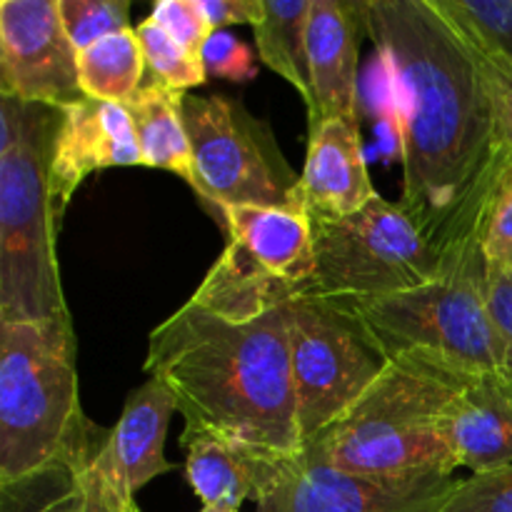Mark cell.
Segmentation results:
<instances>
[{"instance_id": "6da1fadb", "label": "cell", "mask_w": 512, "mask_h": 512, "mask_svg": "<svg viewBox=\"0 0 512 512\" xmlns=\"http://www.w3.org/2000/svg\"><path fill=\"white\" fill-rule=\"evenodd\" d=\"M360 15L398 95V205L448 258L478 240L512 160L488 68L433 0H363Z\"/></svg>"}, {"instance_id": "7a4b0ae2", "label": "cell", "mask_w": 512, "mask_h": 512, "mask_svg": "<svg viewBox=\"0 0 512 512\" xmlns=\"http://www.w3.org/2000/svg\"><path fill=\"white\" fill-rule=\"evenodd\" d=\"M143 368L173 393L185 433L268 453L303 450L290 368V303L238 323L188 300L150 333Z\"/></svg>"}, {"instance_id": "3957f363", "label": "cell", "mask_w": 512, "mask_h": 512, "mask_svg": "<svg viewBox=\"0 0 512 512\" xmlns=\"http://www.w3.org/2000/svg\"><path fill=\"white\" fill-rule=\"evenodd\" d=\"M473 375L425 353L388 360L363 398L310 440L335 470L363 478H428L460 468L448 418Z\"/></svg>"}, {"instance_id": "277c9868", "label": "cell", "mask_w": 512, "mask_h": 512, "mask_svg": "<svg viewBox=\"0 0 512 512\" xmlns=\"http://www.w3.org/2000/svg\"><path fill=\"white\" fill-rule=\"evenodd\" d=\"M60 108L0 95V323H70L50 163Z\"/></svg>"}, {"instance_id": "5b68a950", "label": "cell", "mask_w": 512, "mask_h": 512, "mask_svg": "<svg viewBox=\"0 0 512 512\" xmlns=\"http://www.w3.org/2000/svg\"><path fill=\"white\" fill-rule=\"evenodd\" d=\"M90 433L73 325L0 323V485L78 458L98 443Z\"/></svg>"}, {"instance_id": "8992f818", "label": "cell", "mask_w": 512, "mask_h": 512, "mask_svg": "<svg viewBox=\"0 0 512 512\" xmlns=\"http://www.w3.org/2000/svg\"><path fill=\"white\" fill-rule=\"evenodd\" d=\"M338 310L385 363L403 353H425L468 375L505 373V343L485 298L478 240L453 250L430 283Z\"/></svg>"}, {"instance_id": "52a82bcc", "label": "cell", "mask_w": 512, "mask_h": 512, "mask_svg": "<svg viewBox=\"0 0 512 512\" xmlns=\"http://www.w3.org/2000/svg\"><path fill=\"white\" fill-rule=\"evenodd\" d=\"M310 223L315 273L295 298L345 308L418 288L445 270L443 253L398 203L380 193L358 213L345 218L310 215Z\"/></svg>"}, {"instance_id": "ba28073f", "label": "cell", "mask_w": 512, "mask_h": 512, "mask_svg": "<svg viewBox=\"0 0 512 512\" xmlns=\"http://www.w3.org/2000/svg\"><path fill=\"white\" fill-rule=\"evenodd\" d=\"M185 128L193 145L195 193L225 208H298L300 175L275 145L268 125L228 95H185Z\"/></svg>"}, {"instance_id": "9c48e42d", "label": "cell", "mask_w": 512, "mask_h": 512, "mask_svg": "<svg viewBox=\"0 0 512 512\" xmlns=\"http://www.w3.org/2000/svg\"><path fill=\"white\" fill-rule=\"evenodd\" d=\"M290 368L300 440L338 423L383 373L385 360L358 325L320 300H290Z\"/></svg>"}, {"instance_id": "30bf717a", "label": "cell", "mask_w": 512, "mask_h": 512, "mask_svg": "<svg viewBox=\"0 0 512 512\" xmlns=\"http://www.w3.org/2000/svg\"><path fill=\"white\" fill-rule=\"evenodd\" d=\"M453 475L363 478L335 470L313 445L300 453H265L255 512H438L453 493Z\"/></svg>"}, {"instance_id": "8fae6325", "label": "cell", "mask_w": 512, "mask_h": 512, "mask_svg": "<svg viewBox=\"0 0 512 512\" xmlns=\"http://www.w3.org/2000/svg\"><path fill=\"white\" fill-rule=\"evenodd\" d=\"M0 95L53 108L85 98L58 0L0 3Z\"/></svg>"}, {"instance_id": "7c38bea8", "label": "cell", "mask_w": 512, "mask_h": 512, "mask_svg": "<svg viewBox=\"0 0 512 512\" xmlns=\"http://www.w3.org/2000/svg\"><path fill=\"white\" fill-rule=\"evenodd\" d=\"M130 165H143V153L125 105L80 98L60 108L50 163V193L60 218L90 173Z\"/></svg>"}, {"instance_id": "4fadbf2b", "label": "cell", "mask_w": 512, "mask_h": 512, "mask_svg": "<svg viewBox=\"0 0 512 512\" xmlns=\"http://www.w3.org/2000/svg\"><path fill=\"white\" fill-rule=\"evenodd\" d=\"M360 3L310 0L308 75L310 135L328 120H358Z\"/></svg>"}, {"instance_id": "5bb4252c", "label": "cell", "mask_w": 512, "mask_h": 512, "mask_svg": "<svg viewBox=\"0 0 512 512\" xmlns=\"http://www.w3.org/2000/svg\"><path fill=\"white\" fill-rule=\"evenodd\" d=\"M175 410L173 393L150 378L128 395L120 420L105 435L98 458L125 498H133L150 480L173 470L163 448Z\"/></svg>"}, {"instance_id": "9a60e30c", "label": "cell", "mask_w": 512, "mask_h": 512, "mask_svg": "<svg viewBox=\"0 0 512 512\" xmlns=\"http://www.w3.org/2000/svg\"><path fill=\"white\" fill-rule=\"evenodd\" d=\"M378 195L360 143L358 120H328L310 135L300 175V203L310 215L345 218Z\"/></svg>"}, {"instance_id": "2e32d148", "label": "cell", "mask_w": 512, "mask_h": 512, "mask_svg": "<svg viewBox=\"0 0 512 512\" xmlns=\"http://www.w3.org/2000/svg\"><path fill=\"white\" fill-rule=\"evenodd\" d=\"M223 225L230 240H235L270 278L283 283L295 295L313 280V223L303 205L298 208L235 205L223 210Z\"/></svg>"}, {"instance_id": "e0dca14e", "label": "cell", "mask_w": 512, "mask_h": 512, "mask_svg": "<svg viewBox=\"0 0 512 512\" xmlns=\"http://www.w3.org/2000/svg\"><path fill=\"white\" fill-rule=\"evenodd\" d=\"M450 443L460 468L473 473L512 463V378L473 375L448 418Z\"/></svg>"}, {"instance_id": "ac0fdd59", "label": "cell", "mask_w": 512, "mask_h": 512, "mask_svg": "<svg viewBox=\"0 0 512 512\" xmlns=\"http://www.w3.org/2000/svg\"><path fill=\"white\" fill-rule=\"evenodd\" d=\"M293 298V290L270 278L235 240H228L190 300L208 313L243 323L260 318Z\"/></svg>"}, {"instance_id": "d6986e66", "label": "cell", "mask_w": 512, "mask_h": 512, "mask_svg": "<svg viewBox=\"0 0 512 512\" xmlns=\"http://www.w3.org/2000/svg\"><path fill=\"white\" fill-rule=\"evenodd\" d=\"M180 443L188 448V483L205 508L240 510L245 500L255 498L260 460L268 450L245 448L208 433H183Z\"/></svg>"}, {"instance_id": "ffe728a7", "label": "cell", "mask_w": 512, "mask_h": 512, "mask_svg": "<svg viewBox=\"0 0 512 512\" xmlns=\"http://www.w3.org/2000/svg\"><path fill=\"white\" fill-rule=\"evenodd\" d=\"M185 95L153 80L125 103V110L133 120L143 165L180 175L195 190L193 145L183 118Z\"/></svg>"}, {"instance_id": "44dd1931", "label": "cell", "mask_w": 512, "mask_h": 512, "mask_svg": "<svg viewBox=\"0 0 512 512\" xmlns=\"http://www.w3.org/2000/svg\"><path fill=\"white\" fill-rule=\"evenodd\" d=\"M308 15L310 0H260L253 20L260 60L288 80L305 105H310L308 75Z\"/></svg>"}, {"instance_id": "7402d4cb", "label": "cell", "mask_w": 512, "mask_h": 512, "mask_svg": "<svg viewBox=\"0 0 512 512\" xmlns=\"http://www.w3.org/2000/svg\"><path fill=\"white\" fill-rule=\"evenodd\" d=\"M80 90L85 98L125 105L140 93L145 55L135 28L108 35L78 53Z\"/></svg>"}, {"instance_id": "603a6c76", "label": "cell", "mask_w": 512, "mask_h": 512, "mask_svg": "<svg viewBox=\"0 0 512 512\" xmlns=\"http://www.w3.org/2000/svg\"><path fill=\"white\" fill-rule=\"evenodd\" d=\"M433 3L488 68H512V0H433Z\"/></svg>"}, {"instance_id": "cb8c5ba5", "label": "cell", "mask_w": 512, "mask_h": 512, "mask_svg": "<svg viewBox=\"0 0 512 512\" xmlns=\"http://www.w3.org/2000/svg\"><path fill=\"white\" fill-rule=\"evenodd\" d=\"M135 35L140 40V48H143L145 68L150 70L155 83H163L185 93V90L203 85L208 80L203 58L170 38L153 18L140 20L135 25Z\"/></svg>"}, {"instance_id": "d4e9b609", "label": "cell", "mask_w": 512, "mask_h": 512, "mask_svg": "<svg viewBox=\"0 0 512 512\" xmlns=\"http://www.w3.org/2000/svg\"><path fill=\"white\" fill-rule=\"evenodd\" d=\"M58 10L78 53L108 35L130 30L128 0H58Z\"/></svg>"}, {"instance_id": "484cf974", "label": "cell", "mask_w": 512, "mask_h": 512, "mask_svg": "<svg viewBox=\"0 0 512 512\" xmlns=\"http://www.w3.org/2000/svg\"><path fill=\"white\" fill-rule=\"evenodd\" d=\"M485 268L512 270V160L505 165L478 233Z\"/></svg>"}, {"instance_id": "4316f807", "label": "cell", "mask_w": 512, "mask_h": 512, "mask_svg": "<svg viewBox=\"0 0 512 512\" xmlns=\"http://www.w3.org/2000/svg\"><path fill=\"white\" fill-rule=\"evenodd\" d=\"M438 512H512V463L455 483Z\"/></svg>"}, {"instance_id": "83f0119b", "label": "cell", "mask_w": 512, "mask_h": 512, "mask_svg": "<svg viewBox=\"0 0 512 512\" xmlns=\"http://www.w3.org/2000/svg\"><path fill=\"white\" fill-rule=\"evenodd\" d=\"M150 18L165 30L173 40H178L190 53H203L205 43L213 35V28L203 18L198 0H160L153 5Z\"/></svg>"}, {"instance_id": "f1b7e54d", "label": "cell", "mask_w": 512, "mask_h": 512, "mask_svg": "<svg viewBox=\"0 0 512 512\" xmlns=\"http://www.w3.org/2000/svg\"><path fill=\"white\" fill-rule=\"evenodd\" d=\"M205 65V73L218 75V78L230 80V83H248L258 75V63L253 58V50L235 38L233 33L215 30L200 53Z\"/></svg>"}, {"instance_id": "f546056e", "label": "cell", "mask_w": 512, "mask_h": 512, "mask_svg": "<svg viewBox=\"0 0 512 512\" xmlns=\"http://www.w3.org/2000/svg\"><path fill=\"white\" fill-rule=\"evenodd\" d=\"M103 440H100V445H103ZM100 445L83 460V463H80L78 470L80 490H83V512H130L135 500L125 498V495L115 488L113 478H110L108 470L103 468V463H100L98 458Z\"/></svg>"}, {"instance_id": "4dcf8cb0", "label": "cell", "mask_w": 512, "mask_h": 512, "mask_svg": "<svg viewBox=\"0 0 512 512\" xmlns=\"http://www.w3.org/2000/svg\"><path fill=\"white\" fill-rule=\"evenodd\" d=\"M485 298L505 343V375L512 378V270L485 268Z\"/></svg>"}, {"instance_id": "1f68e13d", "label": "cell", "mask_w": 512, "mask_h": 512, "mask_svg": "<svg viewBox=\"0 0 512 512\" xmlns=\"http://www.w3.org/2000/svg\"><path fill=\"white\" fill-rule=\"evenodd\" d=\"M260 0H198V8L208 25L223 30L225 25H253Z\"/></svg>"}, {"instance_id": "d6a6232c", "label": "cell", "mask_w": 512, "mask_h": 512, "mask_svg": "<svg viewBox=\"0 0 512 512\" xmlns=\"http://www.w3.org/2000/svg\"><path fill=\"white\" fill-rule=\"evenodd\" d=\"M485 68H488V65H485ZM488 75H490V83H493L495 108H498L500 138H503L508 153H512V68L508 70L488 68Z\"/></svg>"}, {"instance_id": "836d02e7", "label": "cell", "mask_w": 512, "mask_h": 512, "mask_svg": "<svg viewBox=\"0 0 512 512\" xmlns=\"http://www.w3.org/2000/svg\"><path fill=\"white\" fill-rule=\"evenodd\" d=\"M85 458H88V455H85ZM38 512H83V490H80V478H78V488H75L73 493L65 495V498H60L58 503L48 505V508Z\"/></svg>"}, {"instance_id": "e575fe53", "label": "cell", "mask_w": 512, "mask_h": 512, "mask_svg": "<svg viewBox=\"0 0 512 512\" xmlns=\"http://www.w3.org/2000/svg\"><path fill=\"white\" fill-rule=\"evenodd\" d=\"M200 512H240V510H235V508H205L203 505V510Z\"/></svg>"}, {"instance_id": "d590c367", "label": "cell", "mask_w": 512, "mask_h": 512, "mask_svg": "<svg viewBox=\"0 0 512 512\" xmlns=\"http://www.w3.org/2000/svg\"><path fill=\"white\" fill-rule=\"evenodd\" d=\"M130 512H140V508H138V505H133V510H130Z\"/></svg>"}]
</instances>
